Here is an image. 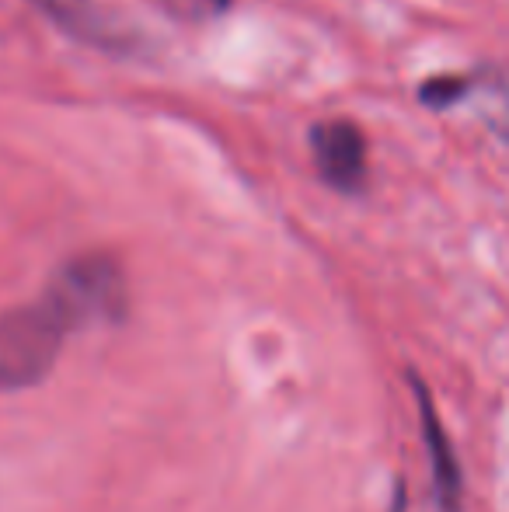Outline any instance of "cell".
Listing matches in <instances>:
<instances>
[{"label":"cell","mask_w":509,"mask_h":512,"mask_svg":"<svg viewBox=\"0 0 509 512\" xmlns=\"http://www.w3.org/2000/svg\"><path fill=\"white\" fill-rule=\"evenodd\" d=\"M419 98L429 108H447V105H475L478 119L509 143V63H492V67H478L471 74L454 77H433L419 88Z\"/></svg>","instance_id":"obj_3"},{"label":"cell","mask_w":509,"mask_h":512,"mask_svg":"<svg viewBox=\"0 0 509 512\" xmlns=\"http://www.w3.org/2000/svg\"><path fill=\"white\" fill-rule=\"evenodd\" d=\"M56 25H63L70 35L91 42V46H119V28L95 0H35Z\"/></svg>","instance_id":"obj_6"},{"label":"cell","mask_w":509,"mask_h":512,"mask_svg":"<svg viewBox=\"0 0 509 512\" xmlns=\"http://www.w3.org/2000/svg\"><path fill=\"white\" fill-rule=\"evenodd\" d=\"M74 331L77 324L49 293H42L35 304L7 310L0 317V391L42 384Z\"/></svg>","instance_id":"obj_1"},{"label":"cell","mask_w":509,"mask_h":512,"mask_svg":"<svg viewBox=\"0 0 509 512\" xmlns=\"http://www.w3.org/2000/svg\"><path fill=\"white\" fill-rule=\"evenodd\" d=\"M46 293L67 310L77 328L95 321H119L126 310L123 269L105 255H84L67 262Z\"/></svg>","instance_id":"obj_2"},{"label":"cell","mask_w":509,"mask_h":512,"mask_svg":"<svg viewBox=\"0 0 509 512\" xmlns=\"http://www.w3.org/2000/svg\"><path fill=\"white\" fill-rule=\"evenodd\" d=\"M164 4H168V11H175L185 21H206L224 14L234 0H164Z\"/></svg>","instance_id":"obj_7"},{"label":"cell","mask_w":509,"mask_h":512,"mask_svg":"<svg viewBox=\"0 0 509 512\" xmlns=\"http://www.w3.org/2000/svg\"><path fill=\"white\" fill-rule=\"evenodd\" d=\"M415 398H419L422 443H426V453H429V467H433V485H436V495H440V506L443 512H457L461 509V495H464L457 453H454V446H450V436L443 432L440 415H436L433 401H429L422 384H415Z\"/></svg>","instance_id":"obj_5"},{"label":"cell","mask_w":509,"mask_h":512,"mask_svg":"<svg viewBox=\"0 0 509 512\" xmlns=\"http://www.w3.org/2000/svg\"><path fill=\"white\" fill-rule=\"evenodd\" d=\"M314 168L332 189L360 192L367 185V140L349 119H325L311 129Z\"/></svg>","instance_id":"obj_4"}]
</instances>
